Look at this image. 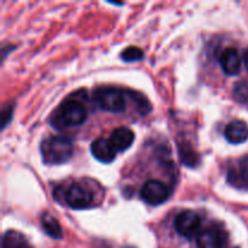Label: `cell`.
<instances>
[{"instance_id": "e0dca14e", "label": "cell", "mask_w": 248, "mask_h": 248, "mask_svg": "<svg viewBox=\"0 0 248 248\" xmlns=\"http://www.w3.org/2000/svg\"><path fill=\"white\" fill-rule=\"evenodd\" d=\"M235 98L240 102H246L248 99V85L237 84L235 87Z\"/></svg>"}, {"instance_id": "7a4b0ae2", "label": "cell", "mask_w": 248, "mask_h": 248, "mask_svg": "<svg viewBox=\"0 0 248 248\" xmlns=\"http://www.w3.org/2000/svg\"><path fill=\"white\" fill-rule=\"evenodd\" d=\"M126 91L116 87H98L92 99L99 109L110 113H121L126 108Z\"/></svg>"}, {"instance_id": "9c48e42d", "label": "cell", "mask_w": 248, "mask_h": 248, "mask_svg": "<svg viewBox=\"0 0 248 248\" xmlns=\"http://www.w3.org/2000/svg\"><path fill=\"white\" fill-rule=\"evenodd\" d=\"M219 63L222 69L228 75H237L241 72L242 58L240 56L239 51L234 47H227L222 52L219 58Z\"/></svg>"}, {"instance_id": "52a82bcc", "label": "cell", "mask_w": 248, "mask_h": 248, "mask_svg": "<svg viewBox=\"0 0 248 248\" xmlns=\"http://www.w3.org/2000/svg\"><path fill=\"white\" fill-rule=\"evenodd\" d=\"M91 149L92 155L96 160H98L102 164H110L115 160L116 157V150L110 143V140H106V138H98L94 140L91 143Z\"/></svg>"}, {"instance_id": "8fae6325", "label": "cell", "mask_w": 248, "mask_h": 248, "mask_svg": "<svg viewBox=\"0 0 248 248\" xmlns=\"http://www.w3.org/2000/svg\"><path fill=\"white\" fill-rule=\"evenodd\" d=\"M110 143L118 153L126 152L128 148L132 145L135 142V133L131 128L126 127V126H121V127L115 128L111 132L110 138H109Z\"/></svg>"}, {"instance_id": "4fadbf2b", "label": "cell", "mask_w": 248, "mask_h": 248, "mask_svg": "<svg viewBox=\"0 0 248 248\" xmlns=\"http://www.w3.org/2000/svg\"><path fill=\"white\" fill-rule=\"evenodd\" d=\"M1 248H33L27 241L26 237L18 232L15 230H9L5 232L2 237Z\"/></svg>"}, {"instance_id": "ac0fdd59", "label": "cell", "mask_w": 248, "mask_h": 248, "mask_svg": "<svg viewBox=\"0 0 248 248\" xmlns=\"http://www.w3.org/2000/svg\"><path fill=\"white\" fill-rule=\"evenodd\" d=\"M242 60H244L245 67H246V69H247V72H248V50H246L244 52V58H242Z\"/></svg>"}, {"instance_id": "7c38bea8", "label": "cell", "mask_w": 248, "mask_h": 248, "mask_svg": "<svg viewBox=\"0 0 248 248\" xmlns=\"http://www.w3.org/2000/svg\"><path fill=\"white\" fill-rule=\"evenodd\" d=\"M223 236L218 230L206 229L198 235L196 247L198 248H223Z\"/></svg>"}, {"instance_id": "277c9868", "label": "cell", "mask_w": 248, "mask_h": 248, "mask_svg": "<svg viewBox=\"0 0 248 248\" xmlns=\"http://www.w3.org/2000/svg\"><path fill=\"white\" fill-rule=\"evenodd\" d=\"M62 196L65 205L73 210H84L90 207L93 201V195L91 191L78 183L68 186L63 191Z\"/></svg>"}, {"instance_id": "5b68a950", "label": "cell", "mask_w": 248, "mask_h": 248, "mask_svg": "<svg viewBox=\"0 0 248 248\" xmlns=\"http://www.w3.org/2000/svg\"><path fill=\"white\" fill-rule=\"evenodd\" d=\"M201 228V218L194 211H184L174 218V229L181 236L193 239Z\"/></svg>"}, {"instance_id": "6da1fadb", "label": "cell", "mask_w": 248, "mask_h": 248, "mask_svg": "<svg viewBox=\"0 0 248 248\" xmlns=\"http://www.w3.org/2000/svg\"><path fill=\"white\" fill-rule=\"evenodd\" d=\"M40 154L46 165H62L73 155V142L64 136H51L41 142Z\"/></svg>"}, {"instance_id": "30bf717a", "label": "cell", "mask_w": 248, "mask_h": 248, "mask_svg": "<svg viewBox=\"0 0 248 248\" xmlns=\"http://www.w3.org/2000/svg\"><path fill=\"white\" fill-rule=\"evenodd\" d=\"M224 137L232 144H241L248 140V125L242 120H232L225 126Z\"/></svg>"}, {"instance_id": "ba28073f", "label": "cell", "mask_w": 248, "mask_h": 248, "mask_svg": "<svg viewBox=\"0 0 248 248\" xmlns=\"http://www.w3.org/2000/svg\"><path fill=\"white\" fill-rule=\"evenodd\" d=\"M228 181L232 186L241 189H248V156L240 159L230 166L228 171Z\"/></svg>"}, {"instance_id": "8992f818", "label": "cell", "mask_w": 248, "mask_h": 248, "mask_svg": "<svg viewBox=\"0 0 248 248\" xmlns=\"http://www.w3.org/2000/svg\"><path fill=\"white\" fill-rule=\"evenodd\" d=\"M169 189L157 179H149L140 189V198L144 202L152 206H160L169 199Z\"/></svg>"}, {"instance_id": "2e32d148", "label": "cell", "mask_w": 248, "mask_h": 248, "mask_svg": "<svg viewBox=\"0 0 248 248\" xmlns=\"http://www.w3.org/2000/svg\"><path fill=\"white\" fill-rule=\"evenodd\" d=\"M143 56H144V52L140 47H137V46H128V47H126L121 52L120 57L125 62H136V61L142 60Z\"/></svg>"}, {"instance_id": "3957f363", "label": "cell", "mask_w": 248, "mask_h": 248, "mask_svg": "<svg viewBox=\"0 0 248 248\" xmlns=\"http://www.w3.org/2000/svg\"><path fill=\"white\" fill-rule=\"evenodd\" d=\"M57 118L62 125L74 127L82 125L86 121L87 111L80 102L75 99H67L61 104Z\"/></svg>"}, {"instance_id": "9a60e30c", "label": "cell", "mask_w": 248, "mask_h": 248, "mask_svg": "<svg viewBox=\"0 0 248 248\" xmlns=\"http://www.w3.org/2000/svg\"><path fill=\"white\" fill-rule=\"evenodd\" d=\"M41 225H43V229L45 230V232L50 237L55 240L62 239V228H61L58 220L55 217H52L50 213H44L41 216Z\"/></svg>"}, {"instance_id": "5bb4252c", "label": "cell", "mask_w": 248, "mask_h": 248, "mask_svg": "<svg viewBox=\"0 0 248 248\" xmlns=\"http://www.w3.org/2000/svg\"><path fill=\"white\" fill-rule=\"evenodd\" d=\"M178 152H179V159H181L182 164L189 167L198 166L200 162V156L198 153L194 150V148L186 142L179 143L178 144Z\"/></svg>"}]
</instances>
